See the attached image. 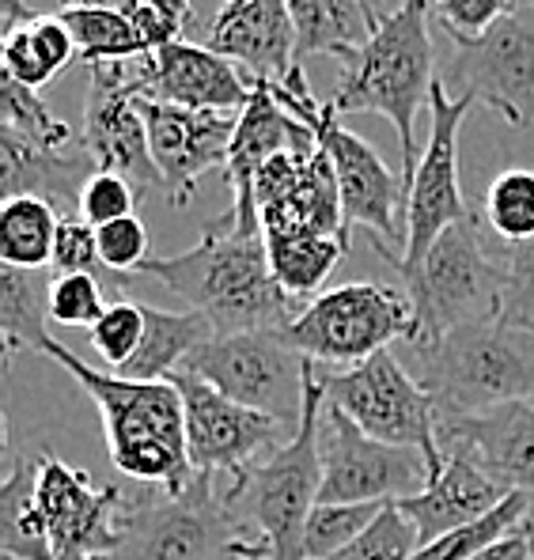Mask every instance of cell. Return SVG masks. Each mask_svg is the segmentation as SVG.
I'll list each match as a JSON object with an SVG mask.
<instances>
[{
	"instance_id": "1",
	"label": "cell",
	"mask_w": 534,
	"mask_h": 560,
	"mask_svg": "<svg viewBox=\"0 0 534 560\" xmlns=\"http://www.w3.org/2000/svg\"><path fill=\"white\" fill-rule=\"evenodd\" d=\"M137 277H155L217 334L240 329H289L300 315L269 266L254 189H235V201L201 243L178 254H152Z\"/></svg>"
},
{
	"instance_id": "2",
	"label": "cell",
	"mask_w": 534,
	"mask_h": 560,
	"mask_svg": "<svg viewBox=\"0 0 534 560\" xmlns=\"http://www.w3.org/2000/svg\"><path fill=\"white\" fill-rule=\"evenodd\" d=\"M43 357L65 368L92 398L103 417V435L111 463L141 485H160L163 492H183L194 481L190 443H186L183 394L171 383H137L114 372H98L84 357L46 337Z\"/></svg>"
},
{
	"instance_id": "3",
	"label": "cell",
	"mask_w": 534,
	"mask_h": 560,
	"mask_svg": "<svg viewBox=\"0 0 534 560\" xmlns=\"http://www.w3.org/2000/svg\"><path fill=\"white\" fill-rule=\"evenodd\" d=\"M429 0H402L380 15V27L360 49L341 57V84L330 106L341 114H380L394 126L402 144V183H414L417 160V114L429 106L437 84V49H432Z\"/></svg>"
},
{
	"instance_id": "4",
	"label": "cell",
	"mask_w": 534,
	"mask_h": 560,
	"mask_svg": "<svg viewBox=\"0 0 534 560\" xmlns=\"http://www.w3.org/2000/svg\"><path fill=\"white\" fill-rule=\"evenodd\" d=\"M323 406L326 390L315 368L292 440L235 485L224 481L228 504L254 541V560H307L303 530L323 492Z\"/></svg>"
},
{
	"instance_id": "5",
	"label": "cell",
	"mask_w": 534,
	"mask_h": 560,
	"mask_svg": "<svg viewBox=\"0 0 534 560\" xmlns=\"http://www.w3.org/2000/svg\"><path fill=\"white\" fill-rule=\"evenodd\" d=\"M406 368L440 417H478L534 401V329L478 323L429 345H406Z\"/></svg>"
},
{
	"instance_id": "6",
	"label": "cell",
	"mask_w": 534,
	"mask_h": 560,
	"mask_svg": "<svg viewBox=\"0 0 534 560\" xmlns=\"http://www.w3.org/2000/svg\"><path fill=\"white\" fill-rule=\"evenodd\" d=\"M274 95L315 129L318 144L326 148L334 163L341 189V209L345 228H364L372 235V246L391 261L394 269L402 266V250H406V183L402 175H391V167L380 160L368 140H360L352 129L341 126L338 110L330 103H318L307 88V77L295 65L285 80H269Z\"/></svg>"
},
{
	"instance_id": "7",
	"label": "cell",
	"mask_w": 534,
	"mask_h": 560,
	"mask_svg": "<svg viewBox=\"0 0 534 560\" xmlns=\"http://www.w3.org/2000/svg\"><path fill=\"white\" fill-rule=\"evenodd\" d=\"M98 560H254V541L228 504L220 477L194 474L183 492L126 500L118 549Z\"/></svg>"
},
{
	"instance_id": "8",
	"label": "cell",
	"mask_w": 534,
	"mask_h": 560,
	"mask_svg": "<svg viewBox=\"0 0 534 560\" xmlns=\"http://www.w3.org/2000/svg\"><path fill=\"white\" fill-rule=\"evenodd\" d=\"M402 280L414 300V337L406 345L440 341L463 326L500 323L508 269L489 258L481 243V220L474 209L471 217L451 224L432 243L421 266L402 273Z\"/></svg>"
},
{
	"instance_id": "9",
	"label": "cell",
	"mask_w": 534,
	"mask_h": 560,
	"mask_svg": "<svg viewBox=\"0 0 534 560\" xmlns=\"http://www.w3.org/2000/svg\"><path fill=\"white\" fill-rule=\"evenodd\" d=\"M285 337L315 364L357 368L414 337V300L380 280H349L300 307Z\"/></svg>"
},
{
	"instance_id": "10",
	"label": "cell",
	"mask_w": 534,
	"mask_h": 560,
	"mask_svg": "<svg viewBox=\"0 0 534 560\" xmlns=\"http://www.w3.org/2000/svg\"><path fill=\"white\" fill-rule=\"evenodd\" d=\"M323 390L326 406L341 409L372 440L421 451L432 481L443 474L448 455L440 447V409L398 352H380L357 368L323 375Z\"/></svg>"
},
{
	"instance_id": "11",
	"label": "cell",
	"mask_w": 534,
	"mask_h": 560,
	"mask_svg": "<svg viewBox=\"0 0 534 560\" xmlns=\"http://www.w3.org/2000/svg\"><path fill=\"white\" fill-rule=\"evenodd\" d=\"M315 368V360L303 357L285 337V329H240V334H212L183 372L201 375L246 409L300 424Z\"/></svg>"
},
{
	"instance_id": "12",
	"label": "cell",
	"mask_w": 534,
	"mask_h": 560,
	"mask_svg": "<svg viewBox=\"0 0 534 560\" xmlns=\"http://www.w3.org/2000/svg\"><path fill=\"white\" fill-rule=\"evenodd\" d=\"M440 80L512 126H534V0H520L481 38H451Z\"/></svg>"
},
{
	"instance_id": "13",
	"label": "cell",
	"mask_w": 534,
	"mask_h": 560,
	"mask_svg": "<svg viewBox=\"0 0 534 560\" xmlns=\"http://www.w3.org/2000/svg\"><path fill=\"white\" fill-rule=\"evenodd\" d=\"M471 95H451L443 80L432 84L429 95V137H425L421 160H417L414 183L406 194V250H402L398 273H409L425 261L432 243L471 217V205L458 186V133L471 114Z\"/></svg>"
},
{
	"instance_id": "14",
	"label": "cell",
	"mask_w": 534,
	"mask_h": 560,
	"mask_svg": "<svg viewBox=\"0 0 534 560\" xmlns=\"http://www.w3.org/2000/svg\"><path fill=\"white\" fill-rule=\"evenodd\" d=\"M171 383L183 394L186 443H190L194 474L224 477L228 485H235L246 469H254L262 458L281 451L300 428L289 424V420L240 406V401L220 394L217 386H209L194 372L171 375Z\"/></svg>"
},
{
	"instance_id": "15",
	"label": "cell",
	"mask_w": 534,
	"mask_h": 560,
	"mask_svg": "<svg viewBox=\"0 0 534 560\" xmlns=\"http://www.w3.org/2000/svg\"><path fill=\"white\" fill-rule=\"evenodd\" d=\"M432 485L421 451L372 440L341 409L323 406V492L318 504H402Z\"/></svg>"
},
{
	"instance_id": "16",
	"label": "cell",
	"mask_w": 534,
	"mask_h": 560,
	"mask_svg": "<svg viewBox=\"0 0 534 560\" xmlns=\"http://www.w3.org/2000/svg\"><path fill=\"white\" fill-rule=\"evenodd\" d=\"M35 508L61 560H98L118 549V515L126 492L95 485L80 466L38 451Z\"/></svg>"
},
{
	"instance_id": "17",
	"label": "cell",
	"mask_w": 534,
	"mask_h": 560,
	"mask_svg": "<svg viewBox=\"0 0 534 560\" xmlns=\"http://www.w3.org/2000/svg\"><path fill=\"white\" fill-rule=\"evenodd\" d=\"M84 148L92 152L98 171L129 178L141 197L163 194V175L152 160L148 126L141 114V95L129 77V61L92 65L88 80V110H84Z\"/></svg>"
},
{
	"instance_id": "18",
	"label": "cell",
	"mask_w": 534,
	"mask_h": 560,
	"mask_svg": "<svg viewBox=\"0 0 534 560\" xmlns=\"http://www.w3.org/2000/svg\"><path fill=\"white\" fill-rule=\"evenodd\" d=\"M254 201L266 235H352L345 228L338 175L323 144L315 152L277 155L274 163H266L254 175Z\"/></svg>"
},
{
	"instance_id": "19",
	"label": "cell",
	"mask_w": 534,
	"mask_h": 560,
	"mask_svg": "<svg viewBox=\"0 0 534 560\" xmlns=\"http://www.w3.org/2000/svg\"><path fill=\"white\" fill-rule=\"evenodd\" d=\"M129 77L141 98L186 106V110L240 114L254 92V77H243L240 65L186 38L129 61Z\"/></svg>"
},
{
	"instance_id": "20",
	"label": "cell",
	"mask_w": 534,
	"mask_h": 560,
	"mask_svg": "<svg viewBox=\"0 0 534 560\" xmlns=\"http://www.w3.org/2000/svg\"><path fill=\"white\" fill-rule=\"evenodd\" d=\"M152 160L163 175L171 205H190L212 167H228L240 114L186 110V106L141 98Z\"/></svg>"
},
{
	"instance_id": "21",
	"label": "cell",
	"mask_w": 534,
	"mask_h": 560,
	"mask_svg": "<svg viewBox=\"0 0 534 560\" xmlns=\"http://www.w3.org/2000/svg\"><path fill=\"white\" fill-rule=\"evenodd\" d=\"M440 447L471 455L504 489L531 500L534 523V401L478 417H440Z\"/></svg>"
},
{
	"instance_id": "22",
	"label": "cell",
	"mask_w": 534,
	"mask_h": 560,
	"mask_svg": "<svg viewBox=\"0 0 534 560\" xmlns=\"http://www.w3.org/2000/svg\"><path fill=\"white\" fill-rule=\"evenodd\" d=\"M205 46L254 80H285L295 69L289 0H220L205 27Z\"/></svg>"
},
{
	"instance_id": "23",
	"label": "cell",
	"mask_w": 534,
	"mask_h": 560,
	"mask_svg": "<svg viewBox=\"0 0 534 560\" xmlns=\"http://www.w3.org/2000/svg\"><path fill=\"white\" fill-rule=\"evenodd\" d=\"M98 163L84 144L72 148H38L27 140L0 133V194L38 197L54 205L61 217H80V194L92 183Z\"/></svg>"
},
{
	"instance_id": "24",
	"label": "cell",
	"mask_w": 534,
	"mask_h": 560,
	"mask_svg": "<svg viewBox=\"0 0 534 560\" xmlns=\"http://www.w3.org/2000/svg\"><path fill=\"white\" fill-rule=\"evenodd\" d=\"M512 497V489L497 481L492 474H486L471 455H458V451H448V466L421 497L402 500V515L417 526L425 541H437L443 534L458 530V526H471L478 518H486L492 508L504 504Z\"/></svg>"
},
{
	"instance_id": "25",
	"label": "cell",
	"mask_w": 534,
	"mask_h": 560,
	"mask_svg": "<svg viewBox=\"0 0 534 560\" xmlns=\"http://www.w3.org/2000/svg\"><path fill=\"white\" fill-rule=\"evenodd\" d=\"M318 137L307 121H300L281 98L274 95L269 80H254L251 103L240 110L232 152H228V183L235 189H254V175L277 155L315 152Z\"/></svg>"
},
{
	"instance_id": "26",
	"label": "cell",
	"mask_w": 534,
	"mask_h": 560,
	"mask_svg": "<svg viewBox=\"0 0 534 560\" xmlns=\"http://www.w3.org/2000/svg\"><path fill=\"white\" fill-rule=\"evenodd\" d=\"M292 31H295V65L315 54L349 57L380 27L375 0H289Z\"/></svg>"
},
{
	"instance_id": "27",
	"label": "cell",
	"mask_w": 534,
	"mask_h": 560,
	"mask_svg": "<svg viewBox=\"0 0 534 560\" xmlns=\"http://www.w3.org/2000/svg\"><path fill=\"white\" fill-rule=\"evenodd\" d=\"M217 329L209 326V318L197 311H163L144 303V341L134 352L121 372V378H137V383H167L171 375H178L197 349H201Z\"/></svg>"
},
{
	"instance_id": "28",
	"label": "cell",
	"mask_w": 534,
	"mask_h": 560,
	"mask_svg": "<svg viewBox=\"0 0 534 560\" xmlns=\"http://www.w3.org/2000/svg\"><path fill=\"white\" fill-rule=\"evenodd\" d=\"M0 61L12 80L27 88H46L77 61V38L65 27L61 15L31 12L20 27H12L0 43Z\"/></svg>"
},
{
	"instance_id": "29",
	"label": "cell",
	"mask_w": 534,
	"mask_h": 560,
	"mask_svg": "<svg viewBox=\"0 0 534 560\" xmlns=\"http://www.w3.org/2000/svg\"><path fill=\"white\" fill-rule=\"evenodd\" d=\"M38 455L12 458L0 481V549L15 560H61L35 508Z\"/></svg>"
},
{
	"instance_id": "30",
	"label": "cell",
	"mask_w": 534,
	"mask_h": 560,
	"mask_svg": "<svg viewBox=\"0 0 534 560\" xmlns=\"http://www.w3.org/2000/svg\"><path fill=\"white\" fill-rule=\"evenodd\" d=\"M49 292L54 269H15L0 266V329L4 349L43 352L49 334Z\"/></svg>"
},
{
	"instance_id": "31",
	"label": "cell",
	"mask_w": 534,
	"mask_h": 560,
	"mask_svg": "<svg viewBox=\"0 0 534 560\" xmlns=\"http://www.w3.org/2000/svg\"><path fill=\"white\" fill-rule=\"evenodd\" d=\"M269 266H274L277 284L285 288L289 300H307L315 295L326 280L334 277V269L349 254V238L338 235H311V232H292V235H266Z\"/></svg>"
},
{
	"instance_id": "32",
	"label": "cell",
	"mask_w": 534,
	"mask_h": 560,
	"mask_svg": "<svg viewBox=\"0 0 534 560\" xmlns=\"http://www.w3.org/2000/svg\"><path fill=\"white\" fill-rule=\"evenodd\" d=\"M61 212L38 197H12L0 205V261L15 269H49Z\"/></svg>"
},
{
	"instance_id": "33",
	"label": "cell",
	"mask_w": 534,
	"mask_h": 560,
	"mask_svg": "<svg viewBox=\"0 0 534 560\" xmlns=\"http://www.w3.org/2000/svg\"><path fill=\"white\" fill-rule=\"evenodd\" d=\"M65 20V27L77 38V61L92 65H111V61H137L148 54L141 31H137L134 15L111 12V8H69L57 12Z\"/></svg>"
},
{
	"instance_id": "34",
	"label": "cell",
	"mask_w": 534,
	"mask_h": 560,
	"mask_svg": "<svg viewBox=\"0 0 534 560\" xmlns=\"http://www.w3.org/2000/svg\"><path fill=\"white\" fill-rule=\"evenodd\" d=\"M527 518H531V500L523 497V492H512L504 504H497L486 518H478V523L458 526V530L443 534L437 541H425L414 560H474L486 553L492 541L520 530Z\"/></svg>"
},
{
	"instance_id": "35",
	"label": "cell",
	"mask_w": 534,
	"mask_h": 560,
	"mask_svg": "<svg viewBox=\"0 0 534 560\" xmlns=\"http://www.w3.org/2000/svg\"><path fill=\"white\" fill-rule=\"evenodd\" d=\"M0 133H12L38 148H72V129L38 98L35 88L0 72Z\"/></svg>"
},
{
	"instance_id": "36",
	"label": "cell",
	"mask_w": 534,
	"mask_h": 560,
	"mask_svg": "<svg viewBox=\"0 0 534 560\" xmlns=\"http://www.w3.org/2000/svg\"><path fill=\"white\" fill-rule=\"evenodd\" d=\"M481 217L508 246L534 243V171L512 167L492 178L481 197Z\"/></svg>"
},
{
	"instance_id": "37",
	"label": "cell",
	"mask_w": 534,
	"mask_h": 560,
	"mask_svg": "<svg viewBox=\"0 0 534 560\" xmlns=\"http://www.w3.org/2000/svg\"><path fill=\"white\" fill-rule=\"evenodd\" d=\"M383 508L387 504H318L303 530V557L334 560L380 518Z\"/></svg>"
},
{
	"instance_id": "38",
	"label": "cell",
	"mask_w": 534,
	"mask_h": 560,
	"mask_svg": "<svg viewBox=\"0 0 534 560\" xmlns=\"http://www.w3.org/2000/svg\"><path fill=\"white\" fill-rule=\"evenodd\" d=\"M417 549H421L417 526L402 515L398 504H387L380 518L334 560H414Z\"/></svg>"
},
{
	"instance_id": "39",
	"label": "cell",
	"mask_w": 534,
	"mask_h": 560,
	"mask_svg": "<svg viewBox=\"0 0 534 560\" xmlns=\"http://www.w3.org/2000/svg\"><path fill=\"white\" fill-rule=\"evenodd\" d=\"M54 277H69V273H92L98 280H118L121 288L134 284L141 277H118L103 266L98 258V235L84 217H61L57 228V243H54V261H49Z\"/></svg>"
},
{
	"instance_id": "40",
	"label": "cell",
	"mask_w": 534,
	"mask_h": 560,
	"mask_svg": "<svg viewBox=\"0 0 534 560\" xmlns=\"http://www.w3.org/2000/svg\"><path fill=\"white\" fill-rule=\"evenodd\" d=\"M141 341H144V303H134V300L111 303L106 315L98 318L92 329L95 352L106 360L111 372H121V368L134 360V352L141 349Z\"/></svg>"
},
{
	"instance_id": "41",
	"label": "cell",
	"mask_w": 534,
	"mask_h": 560,
	"mask_svg": "<svg viewBox=\"0 0 534 560\" xmlns=\"http://www.w3.org/2000/svg\"><path fill=\"white\" fill-rule=\"evenodd\" d=\"M106 295L103 280L92 273H69L54 277V292H49V323L69 326V329H95L98 318L106 315Z\"/></svg>"
},
{
	"instance_id": "42",
	"label": "cell",
	"mask_w": 534,
	"mask_h": 560,
	"mask_svg": "<svg viewBox=\"0 0 534 560\" xmlns=\"http://www.w3.org/2000/svg\"><path fill=\"white\" fill-rule=\"evenodd\" d=\"M137 201H141V189L129 178L114 175V171H95L92 183L80 194V217L92 228H106L114 220L137 217Z\"/></svg>"
},
{
	"instance_id": "43",
	"label": "cell",
	"mask_w": 534,
	"mask_h": 560,
	"mask_svg": "<svg viewBox=\"0 0 534 560\" xmlns=\"http://www.w3.org/2000/svg\"><path fill=\"white\" fill-rule=\"evenodd\" d=\"M95 235H98V258L118 277H137L144 261L152 258V243H148V228L141 224V217L114 220L106 228H95Z\"/></svg>"
},
{
	"instance_id": "44",
	"label": "cell",
	"mask_w": 534,
	"mask_h": 560,
	"mask_svg": "<svg viewBox=\"0 0 534 560\" xmlns=\"http://www.w3.org/2000/svg\"><path fill=\"white\" fill-rule=\"evenodd\" d=\"M515 4L520 0H429L432 20L448 31V38H481Z\"/></svg>"
},
{
	"instance_id": "45",
	"label": "cell",
	"mask_w": 534,
	"mask_h": 560,
	"mask_svg": "<svg viewBox=\"0 0 534 560\" xmlns=\"http://www.w3.org/2000/svg\"><path fill=\"white\" fill-rule=\"evenodd\" d=\"M504 269H508V288H504V307H500V323L534 329V243L512 246Z\"/></svg>"
},
{
	"instance_id": "46",
	"label": "cell",
	"mask_w": 534,
	"mask_h": 560,
	"mask_svg": "<svg viewBox=\"0 0 534 560\" xmlns=\"http://www.w3.org/2000/svg\"><path fill=\"white\" fill-rule=\"evenodd\" d=\"M474 560H534V523L527 518L520 530H512L508 538L492 541L486 553L474 557Z\"/></svg>"
},
{
	"instance_id": "47",
	"label": "cell",
	"mask_w": 534,
	"mask_h": 560,
	"mask_svg": "<svg viewBox=\"0 0 534 560\" xmlns=\"http://www.w3.org/2000/svg\"><path fill=\"white\" fill-rule=\"evenodd\" d=\"M141 4L155 8V12H163V15H171V20L183 23V27L194 20V0H141Z\"/></svg>"
},
{
	"instance_id": "48",
	"label": "cell",
	"mask_w": 534,
	"mask_h": 560,
	"mask_svg": "<svg viewBox=\"0 0 534 560\" xmlns=\"http://www.w3.org/2000/svg\"><path fill=\"white\" fill-rule=\"evenodd\" d=\"M57 4H61V12H69V8H111V12L134 15L141 0H57Z\"/></svg>"
},
{
	"instance_id": "49",
	"label": "cell",
	"mask_w": 534,
	"mask_h": 560,
	"mask_svg": "<svg viewBox=\"0 0 534 560\" xmlns=\"http://www.w3.org/2000/svg\"><path fill=\"white\" fill-rule=\"evenodd\" d=\"M402 4V0H391V8H398Z\"/></svg>"
},
{
	"instance_id": "50",
	"label": "cell",
	"mask_w": 534,
	"mask_h": 560,
	"mask_svg": "<svg viewBox=\"0 0 534 560\" xmlns=\"http://www.w3.org/2000/svg\"><path fill=\"white\" fill-rule=\"evenodd\" d=\"M0 560H15V557H0Z\"/></svg>"
}]
</instances>
